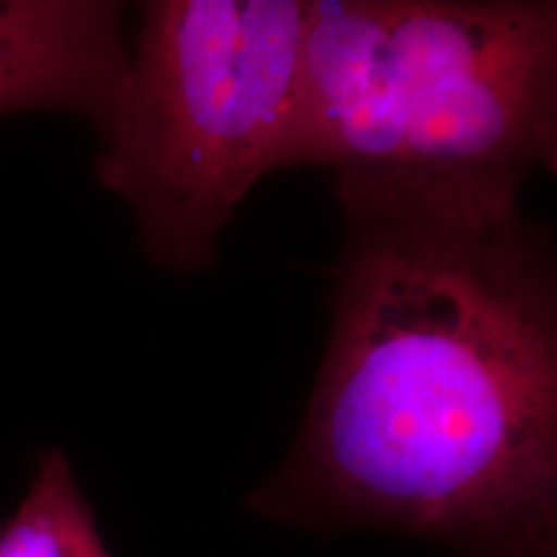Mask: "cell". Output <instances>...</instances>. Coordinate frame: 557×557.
Returning <instances> with one entry per match:
<instances>
[{
  "mask_svg": "<svg viewBox=\"0 0 557 557\" xmlns=\"http://www.w3.org/2000/svg\"><path fill=\"white\" fill-rule=\"evenodd\" d=\"M299 165L513 194L557 178V0H310Z\"/></svg>",
  "mask_w": 557,
  "mask_h": 557,
  "instance_id": "cell-2",
  "label": "cell"
},
{
  "mask_svg": "<svg viewBox=\"0 0 557 557\" xmlns=\"http://www.w3.org/2000/svg\"><path fill=\"white\" fill-rule=\"evenodd\" d=\"M480 557H557V496Z\"/></svg>",
  "mask_w": 557,
  "mask_h": 557,
  "instance_id": "cell-6",
  "label": "cell"
},
{
  "mask_svg": "<svg viewBox=\"0 0 557 557\" xmlns=\"http://www.w3.org/2000/svg\"><path fill=\"white\" fill-rule=\"evenodd\" d=\"M310 0L139 5L94 173L156 267L199 274L263 178L295 169Z\"/></svg>",
  "mask_w": 557,
  "mask_h": 557,
  "instance_id": "cell-3",
  "label": "cell"
},
{
  "mask_svg": "<svg viewBox=\"0 0 557 557\" xmlns=\"http://www.w3.org/2000/svg\"><path fill=\"white\" fill-rule=\"evenodd\" d=\"M122 18L103 0H0V116L65 111L99 132L127 75Z\"/></svg>",
  "mask_w": 557,
  "mask_h": 557,
  "instance_id": "cell-4",
  "label": "cell"
},
{
  "mask_svg": "<svg viewBox=\"0 0 557 557\" xmlns=\"http://www.w3.org/2000/svg\"><path fill=\"white\" fill-rule=\"evenodd\" d=\"M329 338L246 508L480 557L557 496V235L521 194L333 181Z\"/></svg>",
  "mask_w": 557,
  "mask_h": 557,
  "instance_id": "cell-1",
  "label": "cell"
},
{
  "mask_svg": "<svg viewBox=\"0 0 557 557\" xmlns=\"http://www.w3.org/2000/svg\"><path fill=\"white\" fill-rule=\"evenodd\" d=\"M0 557H111L62 449L39 457L24 498L0 524Z\"/></svg>",
  "mask_w": 557,
  "mask_h": 557,
  "instance_id": "cell-5",
  "label": "cell"
}]
</instances>
